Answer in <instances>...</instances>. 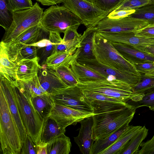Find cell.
<instances>
[{"label": "cell", "mask_w": 154, "mask_h": 154, "mask_svg": "<svg viewBox=\"0 0 154 154\" xmlns=\"http://www.w3.org/2000/svg\"><path fill=\"white\" fill-rule=\"evenodd\" d=\"M0 142L3 154L20 153L22 143L4 94L0 89Z\"/></svg>", "instance_id": "6da1fadb"}, {"label": "cell", "mask_w": 154, "mask_h": 154, "mask_svg": "<svg viewBox=\"0 0 154 154\" xmlns=\"http://www.w3.org/2000/svg\"><path fill=\"white\" fill-rule=\"evenodd\" d=\"M137 108L135 106L95 114L93 116L94 140L106 138L133 119Z\"/></svg>", "instance_id": "7a4b0ae2"}, {"label": "cell", "mask_w": 154, "mask_h": 154, "mask_svg": "<svg viewBox=\"0 0 154 154\" xmlns=\"http://www.w3.org/2000/svg\"><path fill=\"white\" fill-rule=\"evenodd\" d=\"M93 53L99 62L119 70L129 72L141 76L134 65L124 58L115 48L112 42L97 32L94 41Z\"/></svg>", "instance_id": "3957f363"}, {"label": "cell", "mask_w": 154, "mask_h": 154, "mask_svg": "<svg viewBox=\"0 0 154 154\" xmlns=\"http://www.w3.org/2000/svg\"><path fill=\"white\" fill-rule=\"evenodd\" d=\"M77 85L81 90L98 93L127 102L129 100L137 102L141 100L144 95L134 93L130 85L117 80L107 79L80 82Z\"/></svg>", "instance_id": "277c9868"}, {"label": "cell", "mask_w": 154, "mask_h": 154, "mask_svg": "<svg viewBox=\"0 0 154 154\" xmlns=\"http://www.w3.org/2000/svg\"><path fill=\"white\" fill-rule=\"evenodd\" d=\"M14 96L27 134L36 144L40 143L39 137L43 122L34 108L30 97L12 82Z\"/></svg>", "instance_id": "5b68a950"}, {"label": "cell", "mask_w": 154, "mask_h": 154, "mask_svg": "<svg viewBox=\"0 0 154 154\" xmlns=\"http://www.w3.org/2000/svg\"><path fill=\"white\" fill-rule=\"evenodd\" d=\"M40 23L50 31L64 33L69 27L79 26L82 22L63 5H52L45 10Z\"/></svg>", "instance_id": "8992f818"}, {"label": "cell", "mask_w": 154, "mask_h": 154, "mask_svg": "<svg viewBox=\"0 0 154 154\" xmlns=\"http://www.w3.org/2000/svg\"><path fill=\"white\" fill-rule=\"evenodd\" d=\"M43 12L37 2L31 8L13 12V20L4 34L2 40L8 42L15 39L28 29L40 23Z\"/></svg>", "instance_id": "52a82bcc"}, {"label": "cell", "mask_w": 154, "mask_h": 154, "mask_svg": "<svg viewBox=\"0 0 154 154\" xmlns=\"http://www.w3.org/2000/svg\"><path fill=\"white\" fill-rule=\"evenodd\" d=\"M22 45L13 40L0 42V76L10 82L17 80L18 63L23 59L20 52Z\"/></svg>", "instance_id": "ba28073f"}, {"label": "cell", "mask_w": 154, "mask_h": 154, "mask_svg": "<svg viewBox=\"0 0 154 154\" xmlns=\"http://www.w3.org/2000/svg\"><path fill=\"white\" fill-rule=\"evenodd\" d=\"M63 3L82 20L87 28L95 26L109 14L85 0H64Z\"/></svg>", "instance_id": "9c48e42d"}, {"label": "cell", "mask_w": 154, "mask_h": 154, "mask_svg": "<svg viewBox=\"0 0 154 154\" xmlns=\"http://www.w3.org/2000/svg\"><path fill=\"white\" fill-rule=\"evenodd\" d=\"M149 24L145 20L134 18L130 15L117 19H110L107 16L95 26L98 32H134Z\"/></svg>", "instance_id": "30bf717a"}, {"label": "cell", "mask_w": 154, "mask_h": 154, "mask_svg": "<svg viewBox=\"0 0 154 154\" xmlns=\"http://www.w3.org/2000/svg\"><path fill=\"white\" fill-rule=\"evenodd\" d=\"M51 95L55 103L80 111L93 113L90 102L77 85L66 87Z\"/></svg>", "instance_id": "8fae6325"}, {"label": "cell", "mask_w": 154, "mask_h": 154, "mask_svg": "<svg viewBox=\"0 0 154 154\" xmlns=\"http://www.w3.org/2000/svg\"><path fill=\"white\" fill-rule=\"evenodd\" d=\"M79 63L110 80H117L125 82L132 88L139 81L140 76L131 72L115 69L98 62L96 59H77Z\"/></svg>", "instance_id": "7c38bea8"}, {"label": "cell", "mask_w": 154, "mask_h": 154, "mask_svg": "<svg viewBox=\"0 0 154 154\" xmlns=\"http://www.w3.org/2000/svg\"><path fill=\"white\" fill-rule=\"evenodd\" d=\"M0 89L4 94L10 111L18 129L22 146L27 133L14 96L13 83L3 77L0 76Z\"/></svg>", "instance_id": "4fadbf2b"}, {"label": "cell", "mask_w": 154, "mask_h": 154, "mask_svg": "<svg viewBox=\"0 0 154 154\" xmlns=\"http://www.w3.org/2000/svg\"><path fill=\"white\" fill-rule=\"evenodd\" d=\"M94 115L55 103L50 116L61 127L66 129L68 126L75 125L82 120Z\"/></svg>", "instance_id": "5bb4252c"}, {"label": "cell", "mask_w": 154, "mask_h": 154, "mask_svg": "<svg viewBox=\"0 0 154 154\" xmlns=\"http://www.w3.org/2000/svg\"><path fill=\"white\" fill-rule=\"evenodd\" d=\"M98 33L112 42L126 44L137 50L148 46L154 47V38L136 36L133 32Z\"/></svg>", "instance_id": "9a60e30c"}, {"label": "cell", "mask_w": 154, "mask_h": 154, "mask_svg": "<svg viewBox=\"0 0 154 154\" xmlns=\"http://www.w3.org/2000/svg\"><path fill=\"white\" fill-rule=\"evenodd\" d=\"M81 124L79 133L74 137L75 142L83 154H90L94 141L93 138L94 120L93 116L86 118L79 122Z\"/></svg>", "instance_id": "2e32d148"}, {"label": "cell", "mask_w": 154, "mask_h": 154, "mask_svg": "<svg viewBox=\"0 0 154 154\" xmlns=\"http://www.w3.org/2000/svg\"><path fill=\"white\" fill-rule=\"evenodd\" d=\"M38 74L41 86L47 94L52 95L67 87L56 73L55 70L46 66L41 69Z\"/></svg>", "instance_id": "e0dca14e"}, {"label": "cell", "mask_w": 154, "mask_h": 154, "mask_svg": "<svg viewBox=\"0 0 154 154\" xmlns=\"http://www.w3.org/2000/svg\"><path fill=\"white\" fill-rule=\"evenodd\" d=\"M112 43L124 58L134 64L154 61V57L128 45L114 42Z\"/></svg>", "instance_id": "ac0fdd59"}, {"label": "cell", "mask_w": 154, "mask_h": 154, "mask_svg": "<svg viewBox=\"0 0 154 154\" xmlns=\"http://www.w3.org/2000/svg\"><path fill=\"white\" fill-rule=\"evenodd\" d=\"M50 32L40 23L26 29L13 40L22 45L32 44L44 39L49 38Z\"/></svg>", "instance_id": "d6986e66"}, {"label": "cell", "mask_w": 154, "mask_h": 154, "mask_svg": "<svg viewBox=\"0 0 154 154\" xmlns=\"http://www.w3.org/2000/svg\"><path fill=\"white\" fill-rule=\"evenodd\" d=\"M38 57L31 59H22L18 63L17 71V80H30L38 75L42 66L39 64Z\"/></svg>", "instance_id": "ffe728a7"}, {"label": "cell", "mask_w": 154, "mask_h": 154, "mask_svg": "<svg viewBox=\"0 0 154 154\" xmlns=\"http://www.w3.org/2000/svg\"><path fill=\"white\" fill-rule=\"evenodd\" d=\"M97 31L95 26L87 28L81 37L78 58L95 59L93 53L94 39Z\"/></svg>", "instance_id": "44dd1931"}, {"label": "cell", "mask_w": 154, "mask_h": 154, "mask_svg": "<svg viewBox=\"0 0 154 154\" xmlns=\"http://www.w3.org/2000/svg\"><path fill=\"white\" fill-rule=\"evenodd\" d=\"M80 44L69 50L55 53L48 57L46 61L47 67L55 70L64 62L70 61L72 63L77 60L79 53L78 48L80 46Z\"/></svg>", "instance_id": "7402d4cb"}, {"label": "cell", "mask_w": 154, "mask_h": 154, "mask_svg": "<svg viewBox=\"0 0 154 154\" xmlns=\"http://www.w3.org/2000/svg\"><path fill=\"white\" fill-rule=\"evenodd\" d=\"M65 131L66 129L49 116L43 121L39 137L40 143H48L58 136L65 134Z\"/></svg>", "instance_id": "603a6c76"}, {"label": "cell", "mask_w": 154, "mask_h": 154, "mask_svg": "<svg viewBox=\"0 0 154 154\" xmlns=\"http://www.w3.org/2000/svg\"><path fill=\"white\" fill-rule=\"evenodd\" d=\"M33 106L43 121L50 116L55 103L51 96L45 94L30 98Z\"/></svg>", "instance_id": "cb8c5ba5"}, {"label": "cell", "mask_w": 154, "mask_h": 154, "mask_svg": "<svg viewBox=\"0 0 154 154\" xmlns=\"http://www.w3.org/2000/svg\"><path fill=\"white\" fill-rule=\"evenodd\" d=\"M71 68L79 82L104 80L107 79L78 62L77 60L71 64Z\"/></svg>", "instance_id": "d4e9b609"}, {"label": "cell", "mask_w": 154, "mask_h": 154, "mask_svg": "<svg viewBox=\"0 0 154 154\" xmlns=\"http://www.w3.org/2000/svg\"><path fill=\"white\" fill-rule=\"evenodd\" d=\"M142 127L140 126L129 125L112 145L101 152L100 154H117Z\"/></svg>", "instance_id": "484cf974"}, {"label": "cell", "mask_w": 154, "mask_h": 154, "mask_svg": "<svg viewBox=\"0 0 154 154\" xmlns=\"http://www.w3.org/2000/svg\"><path fill=\"white\" fill-rule=\"evenodd\" d=\"M129 123L124 125L107 137L95 140L92 146L90 154H100L112 145L129 127Z\"/></svg>", "instance_id": "4316f807"}, {"label": "cell", "mask_w": 154, "mask_h": 154, "mask_svg": "<svg viewBox=\"0 0 154 154\" xmlns=\"http://www.w3.org/2000/svg\"><path fill=\"white\" fill-rule=\"evenodd\" d=\"M71 147L70 138L63 133L47 143V154H69Z\"/></svg>", "instance_id": "83f0119b"}, {"label": "cell", "mask_w": 154, "mask_h": 154, "mask_svg": "<svg viewBox=\"0 0 154 154\" xmlns=\"http://www.w3.org/2000/svg\"><path fill=\"white\" fill-rule=\"evenodd\" d=\"M13 82L17 87L26 92L30 98L49 94L41 87L38 75L29 81H22L17 80Z\"/></svg>", "instance_id": "f1b7e54d"}, {"label": "cell", "mask_w": 154, "mask_h": 154, "mask_svg": "<svg viewBox=\"0 0 154 154\" xmlns=\"http://www.w3.org/2000/svg\"><path fill=\"white\" fill-rule=\"evenodd\" d=\"M148 129L144 125L142 127L117 154H137L139 148L146 137Z\"/></svg>", "instance_id": "f546056e"}, {"label": "cell", "mask_w": 154, "mask_h": 154, "mask_svg": "<svg viewBox=\"0 0 154 154\" xmlns=\"http://www.w3.org/2000/svg\"><path fill=\"white\" fill-rule=\"evenodd\" d=\"M71 62H64L59 66L55 71L63 82L67 87L77 85L79 83L75 75L70 67Z\"/></svg>", "instance_id": "4dcf8cb0"}, {"label": "cell", "mask_w": 154, "mask_h": 154, "mask_svg": "<svg viewBox=\"0 0 154 154\" xmlns=\"http://www.w3.org/2000/svg\"><path fill=\"white\" fill-rule=\"evenodd\" d=\"M154 90V76L141 73L140 79L132 87V91L136 94H144Z\"/></svg>", "instance_id": "1f68e13d"}, {"label": "cell", "mask_w": 154, "mask_h": 154, "mask_svg": "<svg viewBox=\"0 0 154 154\" xmlns=\"http://www.w3.org/2000/svg\"><path fill=\"white\" fill-rule=\"evenodd\" d=\"M13 20V12L9 9L7 0H0V25L5 31L11 26Z\"/></svg>", "instance_id": "d6a6232c"}, {"label": "cell", "mask_w": 154, "mask_h": 154, "mask_svg": "<svg viewBox=\"0 0 154 154\" xmlns=\"http://www.w3.org/2000/svg\"><path fill=\"white\" fill-rule=\"evenodd\" d=\"M135 9V12L130 16L146 20L149 23H154V4H148Z\"/></svg>", "instance_id": "836d02e7"}, {"label": "cell", "mask_w": 154, "mask_h": 154, "mask_svg": "<svg viewBox=\"0 0 154 154\" xmlns=\"http://www.w3.org/2000/svg\"><path fill=\"white\" fill-rule=\"evenodd\" d=\"M151 3L150 0H125L113 11L136 9Z\"/></svg>", "instance_id": "e575fe53"}, {"label": "cell", "mask_w": 154, "mask_h": 154, "mask_svg": "<svg viewBox=\"0 0 154 154\" xmlns=\"http://www.w3.org/2000/svg\"><path fill=\"white\" fill-rule=\"evenodd\" d=\"M125 0H95L93 3L109 13L117 8Z\"/></svg>", "instance_id": "d590c367"}, {"label": "cell", "mask_w": 154, "mask_h": 154, "mask_svg": "<svg viewBox=\"0 0 154 154\" xmlns=\"http://www.w3.org/2000/svg\"><path fill=\"white\" fill-rule=\"evenodd\" d=\"M7 5L12 12L29 8L33 6L31 0H7Z\"/></svg>", "instance_id": "8d00e7d4"}, {"label": "cell", "mask_w": 154, "mask_h": 154, "mask_svg": "<svg viewBox=\"0 0 154 154\" xmlns=\"http://www.w3.org/2000/svg\"><path fill=\"white\" fill-rule=\"evenodd\" d=\"M134 105L137 109L141 106H146L149 109L154 111V90L144 94L142 99L134 102Z\"/></svg>", "instance_id": "74e56055"}, {"label": "cell", "mask_w": 154, "mask_h": 154, "mask_svg": "<svg viewBox=\"0 0 154 154\" xmlns=\"http://www.w3.org/2000/svg\"><path fill=\"white\" fill-rule=\"evenodd\" d=\"M20 153L37 154L36 144L27 134L22 145Z\"/></svg>", "instance_id": "f35d334b"}, {"label": "cell", "mask_w": 154, "mask_h": 154, "mask_svg": "<svg viewBox=\"0 0 154 154\" xmlns=\"http://www.w3.org/2000/svg\"><path fill=\"white\" fill-rule=\"evenodd\" d=\"M39 49L34 46L22 45L20 52L23 59H31L37 57Z\"/></svg>", "instance_id": "ab89813d"}, {"label": "cell", "mask_w": 154, "mask_h": 154, "mask_svg": "<svg viewBox=\"0 0 154 154\" xmlns=\"http://www.w3.org/2000/svg\"><path fill=\"white\" fill-rule=\"evenodd\" d=\"M136 36L146 38H154V24L149 23L146 27L134 32Z\"/></svg>", "instance_id": "60d3db41"}, {"label": "cell", "mask_w": 154, "mask_h": 154, "mask_svg": "<svg viewBox=\"0 0 154 154\" xmlns=\"http://www.w3.org/2000/svg\"><path fill=\"white\" fill-rule=\"evenodd\" d=\"M138 154H154V134L150 140L145 142H143L140 146Z\"/></svg>", "instance_id": "b9f144b4"}, {"label": "cell", "mask_w": 154, "mask_h": 154, "mask_svg": "<svg viewBox=\"0 0 154 154\" xmlns=\"http://www.w3.org/2000/svg\"><path fill=\"white\" fill-rule=\"evenodd\" d=\"M135 9L121 10L116 11H114L109 13L107 17L110 19H117L124 17L134 13Z\"/></svg>", "instance_id": "7bdbcfd3"}, {"label": "cell", "mask_w": 154, "mask_h": 154, "mask_svg": "<svg viewBox=\"0 0 154 154\" xmlns=\"http://www.w3.org/2000/svg\"><path fill=\"white\" fill-rule=\"evenodd\" d=\"M137 70L140 73H146L154 70L153 62H145L134 64Z\"/></svg>", "instance_id": "ee69618b"}, {"label": "cell", "mask_w": 154, "mask_h": 154, "mask_svg": "<svg viewBox=\"0 0 154 154\" xmlns=\"http://www.w3.org/2000/svg\"><path fill=\"white\" fill-rule=\"evenodd\" d=\"M51 42L49 39L45 38L40 40L34 43L29 45H25L28 46H34L38 48H39L46 46Z\"/></svg>", "instance_id": "f6af8a7d"}, {"label": "cell", "mask_w": 154, "mask_h": 154, "mask_svg": "<svg viewBox=\"0 0 154 154\" xmlns=\"http://www.w3.org/2000/svg\"><path fill=\"white\" fill-rule=\"evenodd\" d=\"M64 0H36L42 5H54L58 4L63 3Z\"/></svg>", "instance_id": "bcb514c9"}, {"label": "cell", "mask_w": 154, "mask_h": 154, "mask_svg": "<svg viewBox=\"0 0 154 154\" xmlns=\"http://www.w3.org/2000/svg\"><path fill=\"white\" fill-rule=\"evenodd\" d=\"M47 145L42 143L36 145L37 154H47Z\"/></svg>", "instance_id": "7dc6e473"}, {"label": "cell", "mask_w": 154, "mask_h": 154, "mask_svg": "<svg viewBox=\"0 0 154 154\" xmlns=\"http://www.w3.org/2000/svg\"><path fill=\"white\" fill-rule=\"evenodd\" d=\"M138 50L154 57V47L148 46Z\"/></svg>", "instance_id": "c3c4849f"}, {"label": "cell", "mask_w": 154, "mask_h": 154, "mask_svg": "<svg viewBox=\"0 0 154 154\" xmlns=\"http://www.w3.org/2000/svg\"><path fill=\"white\" fill-rule=\"evenodd\" d=\"M146 75L154 76V70L145 74Z\"/></svg>", "instance_id": "681fc988"}, {"label": "cell", "mask_w": 154, "mask_h": 154, "mask_svg": "<svg viewBox=\"0 0 154 154\" xmlns=\"http://www.w3.org/2000/svg\"><path fill=\"white\" fill-rule=\"evenodd\" d=\"M90 2L93 3V2L95 0H85Z\"/></svg>", "instance_id": "f907efd6"}, {"label": "cell", "mask_w": 154, "mask_h": 154, "mask_svg": "<svg viewBox=\"0 0 154 154\" xmlns=\"http://www.w3.org/2000/svg\"><path fill=\"white\" fill-rule=\"evenodd\" d=\"M151 2V3L152 4H154V0H150Z\"/></svg>", "instance_id": "816d5d0a"}, {"label": "cell", "mask_w": 154, "mask_h": 154, "mask_svg": "<svg viewBox=\"0 0 154 154\" xmlns=\"http://www.w3.org/2000/svg\"><path fill=\"white\" fill-rule=\"evenodd\" d=\"M153 63H154V61L153 62Z\"/></svg>", "instance_id": "f5cc1de1"}]
</instances>
